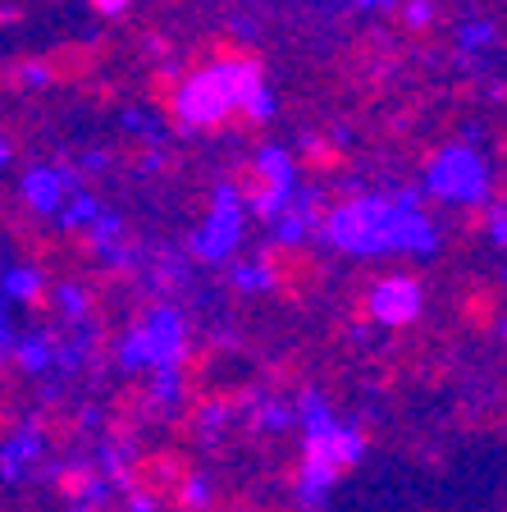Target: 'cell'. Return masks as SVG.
<instances>
[{
  "label": "cell",
  "instance_id": "obj_12",
  "mask_svg": "<svg viewBox=\"0 0 507 512\" xmlns=\"http://www.w3.org/2000/svg\"><path fill=\"white\" fill-rule=\"evenodd\" d=\"M183 503L188 508H211V480L206 476H188V485H183Z\"/></svg>",
  "mask_w": 507,
  "mask_h": 512
},
{
  "label": "cell",
  "instance_id": "obj_18",
  "mask_svg": "<svg viewBox=\"0 0 507 512\" xmlns=\"http://www.w3.org/2000/svg\"><path fill=\"white\" fill-rule=\"evenodd\" d=\"M92 5H96L101 14H124L128 5H133V0H92Z\"/></svg>",
  "mask_w": 507,
  "mask_h": 512
},
{
  "label": "cell",
  "instance_id": "obj_13",
  "mask_svg": "<svg viewBox=\"0 0 507 512\" xmlns=\"http://www.w3.org/2000/svg\"><path fill=\"white\" fill-rule=\"evenodd\" d=\"M19 362L28 366V371H42V366L51 362V348H46V343H37V339H23L19 343Z\"/></svg>",
  "mask_w": 507,
  "mask_h": 512
},
{
  "label": "cell",
  "instance_id": "obj_4",
  "mask_svg": "<svg viewBox=\"0 0 507 512\" xmlns=\"http://www.w3.org/2000/svg\"><path fill=\"white\" fill-rule=\"evenodd\" d=\"M425 188H430L439 202L480 206V202H489V160L480 156L476 147L453 142V147H444L439 156L430 160V170H425Z\"/></svg>",
  "mask_w": 507,
  "mask_h": 512
},
{
  "label": "cell",
  "instance_id": "obj_16",
  "mask_svg": "<svg viewBox=\"0 0 507 512\" xmlns=\"http://www.w3.org/2000/svg\"><path fill=\"white\" fill-rule=\"evenodd\" d=\"M489 238H494L498 247H507V206H494V211H489Z\"/></svg>",
  "mask_w": 507,
  "mask_h": 512
},
{
  "label": "cell",
  "instance_id": "obj_7",
  "mask_svg": "<svg viewBox=\"0 0 507 512\" xmlns=\"http://www.w3.org/2000/svg\"><path fill=\"white\" fill-rule=\"evenodd\" d=\"M370 316L380 325H407L421 316V284L416 279H384L370 293Z\"/></svg>",
  "mask_w": 507,
  "mask_h": 512
},
{
  "label": "cell",
  "instance_id": "obj_20",
  "mask_svg": "<svg viewBox=\"0 0 507 512\" xmlns=\"http://www.w3.org/2000/svg\"><path fill=\"white\" fill-rule=\"evenodd\" d=\"M0 348H10V320L0 316Z\"/></svg>",
  "mask_w": 507,
  "mask_h": 512
},
{
  "label": "cell",
  "instance_id": "obj_1",
  "mask_svg": "<svg viewBox=\"0 0 507 512\" xmlns=\"http://www.w3.org/2000/svg\"><path fill=\"white\" fill-rule=\"evenodd\" d=\"M325 238L352 256H380V252L430 256L434 243H439V229L407 192V197H357V202H348L343 211L329 215Z\"/></svg>",
  "mask_w": 507,
  "mask_h": 512
},
{
  "label": "cell",
  "instance_id": "obj_17",
  "mask_svg": "<svg viewBox=\"0 0 507 512\" xmlns=\"http://www.w3.org/2000/svg\"><path fill=\"white\" fill-rule=\"evenodd\" d=\"M55 302H60V307L69 311V316H78V311L87 307V298H83V293H78V288H69V284H64L60 293H55Z\"/></svg>",
  "mask_w": 507,
  "mask_h": 512
},
{
  "label": "cell",
  "instance_id": "obj_21",
  "mask_svg": "<svg viewBox=\"0 0 507 512\" xmlns=\"http://www.w3.org/2000/svg\"><path fill=\"white\" fill-rule=\"evenodd\" d=\"M357 5H366V10H380V5H393V0H357Z\"/></svg>",
  "mask_w": 507,
  "mask_h": 512
},
{
  "label": "cell",
  "instance_id": "obj_14",
  "mask_svg": "<svg viewBox=\"0 0 507 512\" xmlns=\"http://www.w3.org/2000/svg\"><path fill=\"white\" fill-rule=\"evenodd\" d=\"M96 215H101V206H96L92 197H78V202L69 206V215H64V220H69V224H92Z\"/></svg>",
  "mask_w": 507,
  "mask_h": 512
},
{
  "label": "cell",
  "instance_id": "obj_9",
  "mask_svg": "<svg viewBox=\"0 0 507 512\" xmlns=\"http://www.w3.org/2000/svg\"><path fill=\"white\" fill-rule=\"evenodd\" d=\"M23 197H28L37 211H60V202H64V179L55 170H32L28 179H23Z\"/></svg>",
  "mask_w": 507,
  "mask_h": 512
},
{
  "label": "cell",
  "instance_id": "obj_10",
  "mask_svg": "<svg viewBox=\"0 0 507 512\" xmlns=\"http://www.w3.org/2000/svg\"><path fill=\"white\" fill-rule=\"evenodd\" d=\"M457 46H462L466 55H471V51H485V46H494V23H466V28L457 32Z\"/></svg>",
  "mask_w": 507,
  "mask_h": 512
},
{
  "label": "cell",
  "instance_id": "obj_11",
  "mask_svg": "<svg viewBox=\"0 0 507 512\" xmlns=\"http://www.w3.org/2000/svg\"><path fill=\"white\" fill-rule=\"evenodd\" d=\"M37 284L42 279L32 275V270H10L5 275V298H37Z\"/></svg>",
  "mask_w": 507,
  "mask_h": 512
},
{
  "label": "cell",
  "instance_id": "obj_22",
  "mask_svg": "<svg viewBox=\"0 0 507 512\" xmlns=\"http://www.w3.org/2000/svg\"><path fill=\"white\" fill-rule=\"evenodd\" d=\"M503 334H507V320H503Z\"/></svg>",
  "mask_w": 507,
  "mask_h": 512
},
{
  "label": "cell",
  "instance_id": "obj_3",
  "mask_svg": "<svg viewBox=\"0 0 507 512\" xmlns=\"http://www.w3.org/2000/svg\"><path fill=\"white\" fill-rule=\"evenodd\" d=\"M302 430H307V448H302V476H297V499L302 508L316 512L325 503V494L334 490V480L361 462L366 453V439L361 430L352 426H338L334 412H325L320 403L302 407Z\"/></svg>",
  "mask_w": 507,
  "mask_h": 512
},
{
  "label": "cell",
  "instance_id": "obj_15",
  "mask_svg": "<svg viewBox=\"0 0 507 512\" xmlns=\"http://www.w3.org/2000/svg\"><path fill=\"white\" fill-rule=\"evenodd\" d=\"M92 234H96V243H101V247H110V238L119 234V220H115V215H96V220H92Z\"/></svg>",
  "mask_w": 507,
  "mask_h": 512
},
{
  "label": "cell",
  "instance_id": "obj_2",
  "mask_svg": "<svg viewBox=\"0 0 507 512\" xmlns=\"http://www.w3.org/2000/svg\"><path fill=\"white\" fill-rule=\"evenodd\" d=\"M238 110H247L256 119L270 115V96L261 87V69L256 64H243V60L211 64V69H201L197 78H188L179 87V115L197 128H211L220 119L238 115Z\"/></svg>",
  "mask_w": 507,
  "mask_h": 512
},
{
  "label": "cell",
  "instance_id": "obj_5",
  "mask_svg": "<svg viewBox=\"0 0 507 512\" xmlns=\"http://www.w3.org/2000/svg\"><path fill=\"white\" fill-rule=\"evenodd\" d=\"M183 357V325L174 311H156L151 320H142L138 330L124 339V366H179Z\"/></svg>",
  "mask_w": 507,
  "mask_h": 512
},
{
  "label": "cell",
  "instance_id": "obj_6",
  "mask_svg": "<svg viewBox=\"0 0 507 512\" xmlns=\"http://www.w3.org/2000/svg\"><path fill=\"white\" fill-rule=\"evenodd\" d=\"M238 238H243V202H238L233 188H220L197 247H201V256H229L233 247H238Z\"/></svg>",
  "mask_w": 507,
  "mask_h": 512
},
{
  "label": "cell",
  "instance_id": "obj_19",
  "mask_svg": "<svg viewBox=\"0 0 507 512\" xmlns=\"http://www.w3.org/2000/svg\"><path fill=\"white\" fill-rule=\"evenodd\" d=\"M238 284H265V270H238Z\"/></svg>",
  "mask_w": 507,
  "mask_h": 512
},
{
  "label": "cell",
  "instance_id": "obj_8",
  "mask_svg": "<svg viewBox=\"0 0 507 512\" xmlns=\"http://www.w3.org/2000/svg\"><path fill=\"white\" fill-rule=\"evenodd\" d=\"M37 458H42V439H37V430H19V435H10L5 444H0V476L23 480Z\"/></svg>",
  "mask_w": 507,
  "mask_h": 512
}]
</instances>
